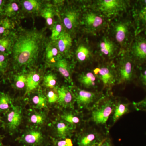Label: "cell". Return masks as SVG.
<instances>
[{
    "label": "cell",
    "instance_id": "obj_1",
    "mask_svg": "<svg viewBox=\"0 0 146 146\" xmlns=\"http://www.w3.org/2000/svg\"><path fill=\"white\" fill-rule=\"evenodd\" d=\"M45 43L44 33L36 29L23 30L15 35L10 54L13 70H23L35 65Z\"/></svg>",
    "mask_w": 146,
    "mask_h": 146
},
{
    "label": "cell",
    "instance_id": "obj_2",
    "mask_svg": "<svg viewBox=\"0 0 146 146\" xmlns=\"http://www.w3.org/2000/svg\"><path fill=\"white\" fill-rule=\"evenodd\" d=\"M110 31L111 38L119 48L120 52L128 49L135 36L132 19L116 20L111 24Z\"/></svg>",
    "mask_w": 146,
    "mask_h": 146
},
{
    "label": "cell",
    "instance_id": "obj_3",
    "mask_svg": "<svg viewBox=\"0 0 146 146\" xmlns=\"http://www.w3.org/2000/svg\"><path fill=\"white\" fill-rule=\"evenodd\" d=\"M130 3L126 0H96L90 2L89 7L110 20L126 12Z\"/></svg>",
    "mask_w": 146,
    "mask_h": 146
},
{
    "label": "cell",
    "instance_id": "obj_4",
    "mask_svg": "<svg viewBox=\"0 0 146 146\" xmlns=\"http://www.w3.org/2000/svg\"><path fill=\"white\" fill-rule=\"evenodd\" d=\"M115 65L117 76V84L131 83L137 78L136 64L129 54L128 49L120 52Z\"/></svg>",
    "mask_w": 146,
    "mask_h": 146
},
{
    "label": "cell",
    "instance_id": "obj_5",
    "mask_svg": "<svg viewBox=\"0 0 146 146\" xmlns=\"http://www.w3.org/2000/svg\"><path fill=\"white\" fill-rule=\"evenodd\" d=\"M107 20L99 12L89 8L82 12L80 25L86 33L96 35L107 27Z\"/></svg>",
    "mask_w": 146,
    "mask_h": 146
},
{
    "label": "cell",
    "instance_id": "obj_6",
    "mask_svg": "<svg viewBox=\"0 0 146 146\" xmlns=\"http://www.w3.org/2000/svg\"><path fill=\"white\" fill-rule=\"evenodd\" d=\"M115 102L112 98L103 97L91 110V121L98 125L106 124L113 113Z\"/></svg>",
    "mask_w": 146,
    "mask_h": 146
},
{
    "label": "cell",
    "instance_id": "obj_7",
    "mask_svg": "<svg viewBox=\"0 0 146 146\" xmlns=\"http://www.w3.org/2000/svg\"><path fill=\"white\" fill-rule=\"evenodd\" d=\"M92 71L99 81L101 82L104 89L110 90L117 84L115 65L111 62L101 63Z\"/></svg>",
    "mask_w": 146,
    "mask_h": 146
},
{
    "label": "cell",
    "instance_id": "obj_8",
    "mask_svg": "<svg viewBox=\"0 0 146 146\" xmlns=\"http://www.w3.org/2000/svg\"><path fill=\"white\" fill-rule=\"evenodd\" d=\"M82 14L78 7L70 5L64 7L61 13V20L65 31L72 35L76 31L80 25Z\"/></svg>",
    "mask_w": 146,
    "mask_h": 146
},
{
    "label": "cell",
    "instance_id": "obj_9",
    "mask_svg": "<svg viewBox=\"0 0 146 146\" xmlns=\"http://www.w3.org/2000/svg\"><path fill=\"white\" fill-rule=\"evenodd\" d=\"M128 49L137 68L146 65V35L140 34L134 36Z\"/></svg>",
    "mask_w": 146,
    "mask_h": 146
},
{
    "label": "cell",
    "instance_id": "obj_10",
    "mask_svg": "<svg viewBox=\"0 0 146 146\" xmlns=\"http://www.w3.org/2000/svg\"><path fill=\"white\" fill-rule=\"evenodd\" d=\"M74 94L75 99L80 107L81 108H93L103 98L99 92L77 89Z\"/></svg>",
    "mask_w": 146,
    "mask_h": 146
},
{
    "label": "cell",
    "instance_id": "obj_11",
    "mask_svg": "<svg viewBox=\"0 0 146 146\" xmlns=\"http://www.w3.org/2000/svg\"><path fill=\"white\" fill-rule=\"evenodd\" d=\"M98 53L104 59L110 60L118 56L120 52L119 48L110 36H102L98 44Z\"/></svg>",
    "mask_w": 146,
    "mask_h": 146
},
{
    "label": "cell",
    "instance_id": "obj_12",
    "mask_svg": "<svg viewBox=\"0 0 146 146\" xmlns=\"http://www.w3.org/2000/svg\"><path fill=\"white\" fill-rule=\"evenodd\" d=\"M135 36L143 34L146 35V6L135 3L131 10Z\"/></svg>",
    "mask_w": 146,
    "mask_h": 146
},
{
    "label": "cell",
    "instance_id": "obj_13",
    "mask_svg": "<svg viewBox=\"0 0 146 146\" xmlns=\"http://www.w3.org/2000/svg\"><path fill=\"white\" fill-rule=\"evenodd\" d=\"M22 110L17 106H12L7 112H6L5 127L9 132L13 133L21 125L22 121Z\"/></svg>",
    "mask_w": 146,
    "mask_h": 146
},
{
    "label": "cell",
    "instance_id": "obj_14",
    "mask_svg": "<svg viewBox=\"0 0 146 146\" xmlns=\"http://www.w3.org/2000/svg\"><path fill=\"white\" fill-rule=\"evenodd\" d=\"M105 138L98 131L91 129L79 135L77 139L78 146H98Z\"/></svg>",
    "mask_w": 146,
    "mask_h": 146
},
{
    "label": "cell",
    "instance_id": "obj_15",
    "mask_svg": "<svg viewBox=\"0 0 146 146\" xmlns=\"http://www.w3.org/2000/svg\"><path fill=\"white\" fill-rule=\"evenodd\" d=\"M76 60L81 64L88 63L93 59L94 53L88 42H82L79 43L75 52Z\"/></svg>",
    "mask_w": 146,
    "mask_h": 146
},
{
    "label": "cell",
    "instance_id": "obj_16",
    "mask_svg": "<svg viewBox=\"0 0 146 146\" xmlns=\"http://www.w3.org/2000/svg\"><path fill=\"white\" fill-rule=\"evenodd\" d=\"M58 99V102L64 107H70L72 106L75 99L74 96L68 87L62 86L57 89Z\"/></svg>",
    "mask_w": 146,
    "mask_h": 146
},
{
    "label": "cell",
    "instance_id": "obj_17",
    "mask_svg": "<svg viewBox=\"0 0 146 146\" xmlns=\"http://www.w3.org/2000/svg\"><path fill=\"white\" fill-rule=\"evenodd\" d=\"M56 45L61 55L68 54L72 46L73 39L70 33L64 30L56 40Z\"/></svg>",
    "mask_w": 146,
    "mask_h": 146
},
{
    "label": "cell",
    "instance_id": "obj_18",
    "mask_svg": "<svg viewBox=\"0 0 146 146\" xmlns=\"http://www.w3.org/2000/svg\"><path fill=\"white\" fill-rule=\"evenodd\" d=\"M78 80L82 86L88 89L96 88L99 81L93 71L82 73L78 76Z\"/></svg>",
    "mask_w": 146,
    "mask_h": 146
},
{
    "label": "cell",
    "instance_id": "obj_19",
    "mask_svg": "<svg viewBox=\"0 0 146 146\" xmlns=\"http://www.w3.org/2000/svg\"><path fill=\"white\" fill-rule=\"evenodd\" d=\"M55 65L58 72L68 82L72 81V67L66 58L60 57Z\"/></svg>",
    "mask_w": 146,
    "mask_h": 146
},
{
    "label": "cell",
    "instance_id": "obj_20",
    "mask_svg": "<svg viewBox=\"0 0 146 146\" xmlns=\"http://www.w3.org/2000/svg\"><path fill=\"white\" fill-rule=\"evenodd\" d=\"M43 134L40 131L36 130L29 131L24 135L21 141L27 145L35 146L40 145L43 141Z\"/></svg>",
    "mask_w": 146,
    "mask_h": 146
},
{
    "label": "cell",
    "instance_id": "obj_21",
    "mask_svg": "<svg viewBox=\"0 0 146 146\" xmlns=\"http://www.w3.org/2000/svg\"><path fill=\"white\" fill-rule=\"evenodd\" d=\"M60 52L56 43H50L47 45L45 52V59L47 63L55 65L60 57Z\"/></svg>",
    "mask_w": 146,
    "mask_h": 146
},
{
    "label": "cell",
    "instance_id": "obj_22",
    "mask_svg": "<svg viewBox=\"0 0 146 146\" xmlns=\"http://www.w3.org/2000/svg\"><path fill=\"white\" fill-rule=\"evenodd\" d=\"M129 112V104L119 101L115 102L112 113V122L115 123L124 115Z\"/></svg>",
    "mask_w": 146,
    "mask_h": 146
},
{
    "label": "cell",
    "instance_id": "obj_23",
    "mask_svg": "<svg viewBox=\"0 0 146 146\" xmlns=\"http://www.w3.org/2000/svg\"><path fill=\"white\" fill-rule=\"evenodd\" d=\"M14 38L15 35L11 33L0 38V53L11 54Z\"/></svg>",
    "mask_w": 146,
    "mask_h": 146
},
{
    "label": "cell",
    "instance_id": "obj_24",
    "mask_svg": "<svg viewBox=\"0 0 146 146\" xmlns=\"http://www.w3.org/2000/svg\"><path fill=\"white\" fill-rule=\"evenodd\" d=\"M73 129L74 126L64 121L58 122L56 126L58 136L61 139L67 138L68 136H70Z\"/></svg>",
    "mask_w": 146,
    "mask_h": 146
},
{
    "label": "cell",
    "instance_id": "obj_25",
    "mask_svg": "<svg viewBox=\"0 0 146 146\" xmlns=\"http://www.w3.org/2000/svg\"><path fill=\"white\" fill-rule=\"evenodd\" d=\"M41 81V76L38 73L32 72L27 75L26 84V94L36 89Z\"/></svg>",
    "mask_w": 146,
    "mask_h": 146
},
{
    "label": "cell",
    "instance_id": "obj_26",
    "mask_svg": "<svg viewBox=\"0 0 146 146\" xmlns=\"http://www.w3.org/2000/svg\"><path fill=\"white\" fill-rule=\"evenodd\" d=\"M20 9L19 3L16 1H9L5 5L3 16L8 18L14 17L19 12Z\"/></svg>",
    "mask_w": 146,
    "mask_h": 146
},
{
    "label": "cell",
    "instance_id": "obj_27",
    "mask_svg": "<svg viewBox=\"0 0 146 146\" xmlns=\"http://www.w3.org/2000/svg\"><path fill=\"white\" fill-rule=\"evenodd\" d=\"M24 10L30 13L35 12L42 10V4L41 2L36 0H25L21 2Z\"/></svg>",
    "mask_w": 146,
    "mask_h": 146
},
{
    "label": "cell",
    "instance_id": "obj_28",
    "mask_svg": "<svg viewBox=\"0 0 146 146\" xmlns=\"http://www.w3.org/2000/svg\"><path fill=\"white\" fill-rule=\"evenodd\" d=\"M13 105V100L10 96L3 92H0V113H6Z\"/></svg>",
    "mask_w": 146,
    "mask_h": 146
},
{
    "label": "cell",
    "instance_id": "obj_29",
    "mask_svg": "<svg viewBox=\"0 0 146 146\" xmlns=\"http://www.w3.org/2000/svg\"><path fill=\"white\" fill-rule=\"evenodd\" d=\"M14 27V24L9 18L5 17L0 19V35L3 36L10 34V31Z\"/></svg>",
    "mask_w": 146,
    "mask_h": 146
},
{
    "label": "cell",
    "instance_id": "obj_30",
    "mask_svg": "<svg viewBox=\"0 0 146 146\" xmlns=\"http://www.w3.org/2000/svg\"><path fill=\"white\" fill-rule=\"evenodd\" d=\"M41 15L46 19V23L48 25L52 26L54 22L55 11L52 7H47L42 9Z\"/></svg>",
    "mask_w": 146,
    "mask_h": 146
},
{
    "label": "cell",
    "instance_id": "obj_31",
    "mask_svg": "<svg viewBox=\"0 0 146 146\" xmlns=\"http://www.w3.org/2000/svg\"><path fill=\"white\" fill-rule=\"evenodd\" d=\"M27 76L19 74L13 76V84L16 89H22L26 87Z\"/></svg>",
    "mask_w": 146,
    "mask_h": 146
},
{
    "label": "cell",
    "instance_id": "obj_32",
    "mask_svg": "<svg viewBox=\"0 0 146 146\" xmlns=\"http://www.w3.org/2000/svg\"><path fill=\"white\" fill-rule=\"evenodd\" d=\"M61 117L63 121L73 126L78 124L81 121L80 118L78 115L72 112H68L64 113L61 116Z\"/></svg>",
    "mask_w": 146,
    "mask_h": 146
},
{
    "label": "cell",
    "instance_id": "obj_33",
    "mask_svg": "<svg viewBox=\"0 0 146 146\" xmlns=\"http://www.w3.org/2000/svg\"><path fill=\"white\" fill-rule=\"evenodd\" d=\"M139 72L137 74L138 83L146 91V65L140 66L137 68Z\"/></svg>",
    "mask_w": 146,
    "mask_h": 146
},
{
    "label": "cell",
    "instance_id": "obj_34",
    "mask_svg": "<svg viewBox=\"0 0 146 146\" xmlns=\"http://www.w3.org/2000/svg\"><path fill=\"white\" fill-rule=\"evenodd\" d=\"M63 24L56 23L52 26V33L50 38L52 41H56L60 37L62 33L64 30Z\"/></svg>",
    "mask_w": 146,
    "mask_h": 146
},
{
    "label": "cell",
    "instance_id": "obj_35",
    "mask_svg": "<svg viewBox=\"0 0 146 146\" xmlns=\"http://www.w3.org/2000/svg\"><path fill=\"white\" fill-rule=\"evenodd\" d=\"M9 54L0 53V74H4L7 70L9 65Z\"/></svg>",
    "mask_w": 146,
    "mask_h": 146
},
{
    "label": "cell",
    "instance_id": "obj_36",
    "mask_svg": "<svg viewBox=\"0 0 146 146\" xmlns=\"http://www.w3.org/2000/svg\"><path fill=\"white\" fill-rule=\"evenodd\" d=\"M32 100L34 105L38 108H43L46 105V98L42 95H35L33 97Z\"/></svg>",
    "mask_w": 146,
    "mask_h": 146
},
{
    "label": "cell",
    "instance_id": "obj_37",
    "mask_svg": "<svg viewBox=\"0 0 146 146\" xmlns=\"http://www.w3.org/2000/svg\"><path fill=\"white\" fill-rule=\"evenodd\" d=\"M44 84L48 88H53L56 84V77L52 74H48L44 78Z\"/></svg>",
    "mask_w": 146,
    "mask_h": 146
},
{
    "label": "cell",
    "instance_id": "obj_38",
    "mask_svg": "<svg viewBox=\"0 0 146 146\" xmlns=\"http://www.w3.org/2000/svg\"><path fill=\"white\" fill-rule=\"evenodd\" d=\"M29 120L32 123L39 125L42 124L44 122L45 117L42 114L35 113L31 116Z\"/></svg>",
    "mask_w": 146,
    "mask_h": 146
},
{
    "label": "cell",
    "instance_id": "obj_39",
    "mask_svg": "<svg viewBox=\"0 0 146 146\" xmlns=\"http://www.w3.org/2000/svg\"><path fill=\"white\" fill-rule=\"evenodd\" d=\"M133 104L136 110L146 112V98L140 101L133 102Z\"/></svg>",
    "mask_w": 146,
    "mask_h": 146
},
{
    "label": "cell",
    "instance_id": "obj_40",
    "mask_svg": "<svg viewBox=\"0 0 146 146\" xmlns=\"http://www.w3.org/2000/svg\"><path fill=\"white\" fill-rule=\"evenodd\" d=\"M47 100L50 104L58 102V97L57 94L54 93L53 91H50L47 95Z\"/></svg>",
    "mask_w": 146,
    "mask_h": 146
},
{
    "label": "cell",
    "instance_id": "obj_41",
    "mask_svg": "<svg viewBox=\"0 0 146 146\" xmlns=\"http://www.w3.org/2000/svg\"><path fill=\"white\" fill-rule=\"evenodd\" d=\"M56 146H73V144L72 140L67 138L57 141Z\"/></svg>",
    "mask_w": 146,
    "mask_h": 146
},
{
    "label": "cell",
    "instance_id": "obj_42",
    "mask_svg": "<svg viewBox=\"0 0 146 146\" xmlns=\"http://www.w3.org/2000/svg\"><path fill=\"white\" fill-rule=\"evenodd\" d=\"M98 146H114L111 139L108 137H106Z\"/></svg>",
    "mask_w": 146,
    "mask_h": 146
},
{
    "label": "cell",
    "instance_id": "obj_43",
    "mask_svg": "<svg viewBox=\"0 0 146 146\" xmlns=\"http://www.w3.org/2000/svg\"><path fill=\"white\" fill-rule=\"evenodd\" d=\"M5 3V1L0 0V18L3 16L4 8Z\"/></svg>",
    "mask_w": 146,
    "mask_h": 146
},
{
    "label": "cell",
    "instance_id": "obj_44",
    "mask_svg": "<svg viewBox=\"0 0 146 146\" xmlns=\"http://www.w3.org/2000/svg\"><path fill=\"white\" fill-rule=\"evenodd\" d=\"M136 3L139 5L146 6V0H141V1H137L136 2Z\"/></svg>",
    "mask_w": 146,
    "mask_h": 146
},
{
    "label": "cell",
    "instance_id": "obj_45",
    "mask_svg": "<svg viewBox=\"0 0 146 146\" xmlns=\"http://www.w3.org/2000/svg\"><path fill=\"white\" fill-rule=\"evenodd\" d=\"M3 137L1 136H0V145H2V140Z\"/></svg>",
    "mask_w": 146,
    "mask_h": 146
},
{
    "label": "cell",
    "instance_id": "obj_46",
    "mask_svg": "<svg viewBox=\"0 0 146 146\" xmlns=\"http://www.w3.org/2000/svg\"><path fill=\"white\" fill-rule=\"evenodd\" d=\"M0 146H3V145H0Z\"/></svg>",
    "mask_w": 146,
    "mask_h": 146
},
{
    "label": "cell",
    "instance_id": "obj_47",
    "mask_svg": "<svg viewBox=\"0 0 146 146\" xmlns=\"http://www.w3.org/2000/svg\"><path fill=\"white\" fill-rule=\"evenodd\" d=\"M1 119H0V123H1Z\"/></svg>",
    "mask_w": 146,
    "mask_h": 146
},
{
    "label": "cell",
    "instance_id": "obj_48",
    "mask_svg": "<svg viewBox=\"0 0 146 146\" xmlns=\"http://www.w3.org/2000/svg\"></svg>",
    "mask_w": 146,
    "mask_h": 146
}]
</instances>
